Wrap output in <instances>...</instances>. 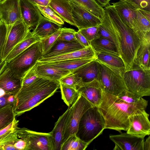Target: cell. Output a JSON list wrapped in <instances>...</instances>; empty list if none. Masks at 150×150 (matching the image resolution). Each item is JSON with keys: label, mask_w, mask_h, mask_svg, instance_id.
Returning a JSON list of instances; mask_svg holds the SVG:
<instances>
[{"label": "cell", "mask_w": 150, "mask_h": 150, "mask_svg": "<svg viewBox=\"0 0 150 150\" xmlns=\"http://www.w3.org/2000/svg\"><path fill=\"white\" fill-rule=\"evenodd\" d=\"M148 101L143 98L135 104L128 103L119 97L103 91L102 101L98 107L105 122V129L120 132L127 131L129 126V117L145 110Z\"/></svg>", "instance_id": "obj_1"}, {"label": "cell", "mask_w": 150, "mask_h": 150, "mask_svg": "<svg viewBox=\"0 0 150 150\" xmlns=\"http://www.w3.org/2000/svg\"><path fill=\"white\" fill-rule=\"evenodd\" d=\"M104 9L110 19L115 45L127 71L134 64L140 45L139 38L134 30L122 21L112 5L109 4Z\"/></svg>", "instance_id": "obj_2"}, {"label": "cell", "mask_w": 150, "mask_h": 150, "mask_svg": "<svg viewBox=\"0 0 150 150\" xmlns=\"http://www.w3.org/2000/svg\"><path fill=\"white\" fill-rule=\"evenodd\" d=\"M59 88V81L40 77L30 84L22 87L15 96L13 109L15 115L20 116L38 106Z\"/></svg>", "instance_id": "obj_3"}, {"label": "cell", "mask_w": 150, "mask_h": 150, "mask_svg": "<svg viewBox=\"0 0 150 150\" xmlns=\"http://www.w3.org/2000/svg\"><path fill=\"white\" fill-rule=\"evenodd\" d=\"M105 129V120L98 107L93 106L82 115L79 123L76 135L89 145L101 135Z\"/></svg>", "instance_id": "obj_4"}, {"label": "cell", "mask_w": 150, "mask_h": 150, "mask_svg": "<svg viewBox=\"0 0 150 150\" xmlns=\"http://www.w3.org/2000/svg\"><path fill=\"white\" fill-rule=\"evenodd\" d=\"M43 55L40 40L7 63L6 67L10 69L16 77L22 79L26 73Z\"/></svg>", "instance_id": "obj_5"}, {"label": "cell", "mask_w": 150, "mask_h": 150, "mask_svg": "<svg viewBox=\"0 0 150 150\" xmlns=\"http://www.w3.org/2000/svg\"><path fill=\"white\" fill-rule=\"evenodd\" d=\"M127 90L143 97L150 95V69H144L134 64L122 76Z\"/></svg>", "instance_id": "obj_6"}, {"label": "cell", "mask_w": 150, "mask_h": 150, "mask_svg": "<svg viewBox=\"0 0 150 150\" xmlns=\"http://www.w3.org/2000/svg\"><path fill=\"white\" fill-rule=\"evenodd\" d=\"M15 132L18 138L27 143V150H52L51 135L50 132L43 133L17 127Z\"/></svg>", "instance_id": "obj_7"}, {"label": "cell", "mask_w": 150, "mask_h": 150, "mask_svg": "<svg viewBox=\"0 0 150 150\" xmlns=\"http://www.w3.org/2000/svg\"><path fill=\"white\" fill-rule=\"evenodd\" d=\"M93 106L81 95L79 98L71 107L65 125L62 144L70 136L76 134L82 115L88 109Z\"/></svg>", "instance_id": "obj_8"}, {"label": "cell", "mask_w": 150, "mask_h": 150, "mask_svg": "<svg viewBox=\"0 0 150 150\" xmlns=\"http://www.w3.org/2000/svg\"><path fill=\"white\" fill-rule=\"evenodd\" d=\"M99 64L98 80L103 91L117 96L123 91L127 90L121 76L103 64L99 63Z\"/></svg>", "instance_id": "obj_9"}, {"label": "cell", "mask_w": 150, "mask_h": 150, "mask_svg": "<svg viewBox=\"0 0 150 150\" xmlns=\"http://www.w3.org/2000/svg\"><path fill=\"white\" fill-rule=\"evenodd\" d=\"M8 31L4 49L2 61H4L13 49L26 37L31 29L29 28L22 19L12 25L8 26Z\"/></svg>", "instance_id": "obj_10"}, {"label": "cell", "mask_w": 150, "mask_h": 150, "mask_svg": "<svg viewBox=\"0 0 150 150\" xmlns=\"http://www.w3.org/2000/svg\"><path fill=\"white\" fill-rule=\"evenodd\" d=\"M72 8L73 20L79 30L98 25L102 22L99 18L81 6L74 0H69Z\"/></svg>", "instance_id": "obj_11"}, {"label": "cell", "mask_w": 150, "mask_h": 150, "mask_svg": "<svg viewBox=\"0 0 150 150\" xmlns=\"http://www.w3.org/2000/svg\"><path fill=\"white\" fill-rule=\"evenodd\" d=\"M149 114L145 110L134 113L129 117V126L127 133L144 138L150 134Z\"/></svg>", "instance_id": "obj_12"}, {"label": "cell", "mask_w": 150, "mask_h": 150, "mask_svg": "<svg viewBox=\"0 0 150 150\" xmlns=\"http://www.w3.org/2000/svg\"><path fill=\"white\" fill-rule=\"evenodd\" d=\"M109 138L115 144L114 150H143L144 138L137 137L127 132L110 135Z\"/></svg>", "instance_id": "obj_13"}, {"label": "cell", "mask_w": 150, "mask_h": 150, "mask_svg": "<svg viewBox=\"0 0 150 150\" xmlns=\"http://www.w3.org/2000/svg\"><path fill=\"white\" fill-rule=\"evenodd\" d=\"M0 19L7 26L21 19L20 0H2L0 1Z\"/></svg>", "instance_id": "obj_14"}, {"label": "cell", "mask_w": 150, "mask_h": 150, "mask_svg": "<svg viewBox=\"0 0 150 150\" xmlns=\"http://www.w3.org/2000/svg\"><path fill=\"white\" fill-rule=\"evenodd\" d=\"M111 4L122 21L136 32L138 9L127 0Z\"/></svg>", "instance_id": "obj_15"}, {"label": "cell", "mask_w": 150, "mask_h": 150, "mask_svg": "<svg viewBox=\"0 0 150 150\" xmlns=\"http://www.w3.org/2000/svg\"><path fill=\"white\" fill-rule=\"evenodd\" d=\"M139 36L140 45L134 63L145 70L150 69V31L136 32Z\"/></svg>", "instance_id": "obj_16"}, {"label": "cell", "mask_w": 150, "mask_h": 150, "mask_svg": "<svg viewBox=\"0 0 150 150\" xmlns=\"http://www.w3.org/2000/svg\"><path fill=\"white\" fill-rule=\"evenodd\" d=\"M96 53L95 60L122 77L125 71L124 62L119 54L110 52Z\"/></svg>", "instance_id": "obj_17"}, {"label": "cell", "mask_w": 150, "mask_h": 150, "mask_svg": "<svg viewBox=\"0 0 150 150\" xmlns=\"http://www.w3.org/2000/svg\"><path fill=\"white\" fill-rule=\"evenodd\" d=\"M77 90L93 106L98 107L102 101L103 90L97 80L83 84Z\"/></svg>", "instance_id": "obj_18"}, {"label": "cell", "mask_w": 150, "mask_h": 150, "mask_svg": "<svg viewBox=\"0 0 150 150\" xmlns=\"http://www.w3.org/2000/svg\"><path fill=\"white\" fill-rule=\"evenodd\" d=\"M22 19L27 26L35 28L43 16L37 6L28 0H20Z\"/></svg>", "instance_id": "obj_19"}, {"label": "cell", "mask_w": 150, "mask_h": 150, "mask_svg": "<svg viewBox=\"0 0 150 150\" xmlns=\"http://www.w3.org/2000/svg\"><path fill=\"white\" fill-rule=\"evenodd\" d=\"M22 86V79L16 77L9 69L5 68L0 74V89L5 94L16 95Z\"/></svg>", "instance_id": "obj_20"}, {"label": "cell", "mask_w": 150, "mask_h": 150, "mask_svg": "<svg viewBox=\"0 0 150 150\" xmlns=\"http://www.w3.org/2000/svg\"><path fill=\"white\" fill-rule=\"evenodd\" d=\"M96 59V53L91 46L65 54L47 58H41L37 62H52L77 59Z\"/></svg>", "instance_id": "obj_21"}, {"label": "cell", "mask_w": 150, "mask_h": 150, "mask_svg": "<svg viewBox=\"0 0 150 150\" xmlns=\"http://www.w3.org/2000/svg\"><path fill=\"white\" fill-rule=\"evenodd\" d=\"M85 47L77 41L68 42L57 40L51 48L42 58L57 56Z\"/></svg>", "instance_id": "obj_22"}, {"label": "cell", "mask_w": 150, "mask_h": 150, "mask_svg": "<svg viewBox=\"0 0 150 150\" xmlns=\"http://www.w3.org/2000/svg\"><path fill=\"white\" fill-rule=\"evenodd\" d=\"M99 64L93 60L77 68L72 73L76 74L81 79L83 84L98 79Z\"/></svg>", "instance_id": "obj_23"}, {"label": "cell", "mask_w": 150, "mask_h": 150, "mask_svg": "<svg viewBox=\"0 0 150 150\" xmlns=\"http://www.w3.org/2000/svg\"><path fill=\"white\" fill-rule=\"evenodd\" d=\"M71 107H68L66 111L59 117L55 123L52 130L50 132L51 135L52 150H61L65 125Z\"/></svg>", "instance_id": "obj_24"}, {"label": "cell", "mask_w": 150, "mask_h": 150, "mask_svg": "<svg viewBox=\"0 0 150 150\" xmlns=\"http://www.w3.org/2000/svg\"><path fill=\"white\" fill-rule=\"evenodd\" d=\"M48 6L64 21L76 27L72 15V8L69 0H50Z\"/></svg>", "instance_id": "obj_25"}, {"label": "cell", "mask_w": 150, "mask_h": 150, "mask_svg": "<svg viewBox=\"0 0 150 150\" xmlns=\"http://www.w3.org/2000/svg\"><path fill=\"white\" fill-rule=\"evenodd\" d=\"M36 70L38 77L58 81L71 73L70 71L55 68L45 63L38 62L37 63Z\"/></svg>", "instance_id": "obj_26"}, {"label": "cell", "mask_w": 150, "mask_h": 150, "mask_svg": "<svg viewBox=\"0 0 150 150\" xmlns=\"http://www.w3.org/2000/svg\"><path fill=\"white\" fill-rule=\"evenodd\" d=\"M62 26L50 21L43 16L32 32L34 35L41 40L54 34Z\"/></svg>", "instance_id": "obj_27"}, {"label": "cell", "mask_w": 150, "mask_h": 150, "mask_svg": "<svg viewBox=\"0 0 150 150\" xmlns=\"http://www.w3.org/2000/svg\"><path fill=\"white\" fill-rule=\"evenodd\" d=\"M40 40L38 37L34 35L30 30L25 38L13 49L4 61L8 62L32 45Z\"/></svg>", "instance_id": "obj_28"}, {"label": "cell", "mask_w": 150, "mask_h": 150, "mask_svg": "<svg viewBox=\"0 0 150 150\" xmlns=\"http://www.w3.org/2000/svg\"><path fill=\"white\" fill-rule=\"evenodd\" d=\"M93 60L94 59H82L56 62H41L45 63L55 68L70 71L72 73L77 68Z\"/></svg>", "instance_id": "obj_29"}, {"label": "cell", "mask_w": 150, "mask_h": 150, "mask_svg": "<svg viewBox=\"0 0 150 150\" xmlns=\"http://www.w3.org/2000/svg\"><path fill=\"white\" fill-rule=\"evenodd\" d=\"M90 46L95 52H107L118 54L115 45L105 38L99 37L90 42Z\"/></svg>", "instance_id": "obj_30"}, {"label": "cell", "mask_w": 150, "mask_h": 150, "mask_svg": "<svg viewBox=\"0 0 150 150\" xmlns=\"http://www.w3.org/2000/svg\"><path fill=\"white\" fill-rule=\"evenodd\" d=\"M62 98L68 107H71L81 96L78 90L60 83Z\"/></svg>", "instance_id": "obj_31"}, {"label": "cell", "mask_w": 150, "mask_h": 150, "mask_svg": "<svg viewBox=\"0 0 150 150\" xmlns=\"http://www.w3.org/2000/svg\"><path fill=\"white\" fill-rule=\"evenodd\" d=\"M88 145L74 134L70 136L62 144L61 150H84Z\"/></svg>", "instance_id": "obj_32"}, {"label": "cell", "mask_w": 150, "mask_h": 150, "mask_svg": "<svg viewBox=\"0 0 150 150\" xmlns=\"http://www.w3.org/2000/svg\"><path fill=\"white\" fill-rule=\"evenodd\" d=\"M74 0L85 9L101 19L105 14L104 8L100 6L95 0Z\"/></svg>", "instance_id": "obj_33"}, {"label": "cell", "mask_w": 150, "mask_h": 150, "mask_svg": "<svg viewBox=\"0 0 150 150\" xmlns=\"http://www.w3.org/2000/svg\"><path fill=\"white\" fill-rule=\"evenodd\" d=\"M16 117L12 104L0 108V130L9 125L13 121Z\"/></svg>", "instance_id": "obj_34"}, {"label": "cell", "mask_w": 150, "mask_h": 150, "mask_svg": "<svg viewBox=\"0 0 150 150\" xmlns=\"http://www.w3.org/2000/svg\"><path fill=\"white\" fill-rule=\"evenodd\" d=\"M42 16L45 18L61 26L64 21L48 5L42 6L37 5Z\"/></svg>", "instance_id": "obj_35"}, {"label": "cell", "mask_w": 150, "mask_h": 150, "mask_svg": "<svg viewBox=\"0 0 150 150\" xmlns=\"http://www.w3.org/2000/svg\"><path fill=\"white\" fill-rule=\"evenodd\" d=\"M19 139L14 130L0 141V150H16L14 144Z\"/></svg>", "instance_id": "obj_36"}, {"label": "cell", "mask_w": 150, "mask_h": 150, "mask_svg": "<svg viewBox=\"0 0 150 150\" xmlns=\"http://www.w3.org/2000/svg\"><path fill=\"white\" fill-rule=\"evenodd\" d=\"M59 81L60 83L77 90L82 84L81 79L72 73L63 77Z\"/></svg>", "instance_id": "obj_37"}, {"label": "cell", "mask_w": 150, "mask_h": 150, "mask_svg": "<svg viewBox=\"0 0 150 150\" xmlns=\"http://www.w3.org/2000/svg\"><path fill=\"white\" fill-rule=\"evenodd\" d=\"M61 28L51 35L40 40L42 45L43 55L51 48L61 33Z\"/></svg>", "instance_id": "obj_38"}, {"label": "cell", "mask_w": 150, "mask_h": 150, "mask_svg": "<svg viewBox=\"0 0 150 150\" xmlns=\"http://www.w3.org/2000/svg\"><path fill=\"white\" fill-rule=\"evenodd\" d=\"M9 27L0 19V63L2 61V56L8 31Z\"/></svg>", "instance_id": "obj_39"}, {"label": "cell", "mask_w": 150, "mask_h": 150, "mask_svg": "<svg viewBox=\"0 0 150 150\" xmlns=\"http://www.w3.org/2000/svg\"><path fill=\"white\" fill-rule=\"evenodd\" d=\"M150 21L146 18L138 10L136 19V29L138 31H150Z\"/></svg>", "instance_id": "obj_40"}, {"label": "cell", "mask_w": 150, "mask_h": 150, "mask_svg": "<svg viewBox=\"0 0 150 150\" xmlns=\"http://www.w3.org/2000/svg\"><path fill=\"white\" fill-rule=\"evenodd\" d=\"M36 67L37 63L26 73L22 79V87L30 84L39 77L37 74Z\"/></svg>", "instance_id": "obj_41"}, {"label": "cell", "mask_w": 150, "mask_h": 150, "mask_svg": "<svg viewBox=\"0 0 150 150\" xmlns=\"http://www.w3.org/2000/svg\"><path fill=\"white\" fill-rule=\"evenodd\" d=\"M61 33L57 40L68 42L76 41L75 30L66 27L61 28Z\"/></svg>", "instance_id": "obj_42"}, {"label": "cell", "mask_w": 150, "mask_h": 150, "mask_svg": "<svg viewBox=\"0 0 150 150\" xmlns=\"http://www.w3.org/2000/svg\"><path fill=\"white\" fill-rule=\"evenodd\" d=\"M124 101L130 104H135L140 101L143 98L134 94L127 90L123 91L117 96Z\"/></svg>", "instance_id": "obj_43"}, {"label": "cell", "mask_w": 150, "mask_h": 150, "mask_svg": "<svg viewBox=\"0 0 150 150\" xmlns=\"http://www.w3.org/2000/svg\"><path fill=\"white\" fill-rule=\"evenodd\" d=\"M90 42L92 40L99 37V25L79 30Z\"/></svg>", "instance_id": "obj_44"}, {"label": "cell", "mask_w": 150, "mask_h": 150, "mask_svg": "<svg viewBox=\"0 0 150 150\" xmlns=\"http://www.w3.org/2000/svg\"><path fill=\"white\" fill-rule=\"evenodd\" d=\"M19 121L16 118L13 121L5 128L0 130V141L11 132L14 131L18 126Z\"/></svg>", "instance_id": "obj_45"}, {"label": "cell", "mask_w": 150, "mask_h": 150, "mask_svg": "<svg viewBox=\"0 0 150 150\" xmlns=\"http://www.w3.org/2000/svg\"><path fill=\"white\" fill-rule=\"evenodd\" d=\"M137 9L144 10L150 11V4L145 0H126Z\"/></svg>", "instance_id": "obj_46"}, {"label": "cell", "mask_w": 150, "mask_h": 150, "mask_svg": "<svg viewBox=\"0 0 150 150\" xmlns=\"http://www.w3.org/2000/svg\"><path fill=\"white\" fill-rule=\"evenodd\" d=\"M14 99L15 95L5 94L0 97V108L9 104L13 105Z\"/></svg>", "instance_id": "obj_47"}, {"label": "cell", "mask_w": 150, "mask_h": 150, "mask_svg": "<svg viewBox=\"0 0 150 150\" xmlns=\"http://www.w3.org/2000/svg\"><path fill=\"white\" fill-rule=\"evenodd\" d=\"M75 37L77 41L85 47H88L90 46L89 42L79 30L76 32Z\"/></svg>", "instance_id": "obj_48"}, {"label": "cell", "mask_w": 150, "mask_h": 150, "mask_svg": "<svg viewBox=\"0 0 150 150\" xmlns=\"http://www.w3.org/2000/svg\"><path fill=\"white\" fill-rule=\"evenodd\" d=\"M37 6H47L49 4L50 0H28Z\"/></svg>", "instance_id": "obj_49"}, {"label": "cell", "mask_w": 150, "mask_h": 150, "mask_svg": "<svg viewBox=\"0 0 150 150\" xmlns=\"http://www.w3.org/2000/svg\"><path fill=\"white\" fill-rule=\"evenodd\" d=\"M101 7H105L109 4V2L111 0H95Z\"/></svg>", "instance_id": "obj_50"}, {"label": "cell", "mask_w": 150, "mask_h": 150, "mask_svg": "<svg viewBox=\"0 0 150 150\" xmlns=\"http://www.w3.org/2000/svg\"><path fill=\"white\" fill-rule=\"evenodd\" d=\"M150 150V136L146 138L145 141H144L143 144V150Z\"/></svg>", "instance_id": "obj_51"}, {"label": "cell", "mask_w": 150, "mask_h": 150, "mask_svg": "<svg viewBox=\"0 0 150 150\" xmlns=\"http://www.w3.org/2000/svg\"><path fill=\"white\" fill-rule=\"evenodd\" d=\"M140 13L149 21H150V11L138 9Z\"/></svg>", "instance_id": "obj_52"}, {"label": "cell", "mask_w": 150, "mask_h": 150, "mask_svg": "<svg viewBox=\"0 0 150 150\" xmlns=\"http://www.w3.org/2000/svg\"><path fill=\"white\" fill-rule=\"evenodd\" d=\"M7 62L4 60L3 61L0 63V74L4 71L5 69Z\"/></svg>", "instance_id": "obj_53"}, {"label": "cell", "mask_w": 150, "mask_h": 150, "mask_svg": "<svg viewBox=\"0 0 150 150\" xmlns=\"http://www.w3.org/2000/svg\"><path fill=\"white\" fill-rule=\"evenodd\" d=\"M119 1H124V0H119Z\"/></svg>", "instance_id": "obj_54"}, {"label": "cell", "mask_w": 150, "mask_h": 150, "mask_svg": "<svg viewBox=\"0 0 150 150\" xmlns=\"http://www.w3.org/2000/svg\"><path fill=\"white\" fill-rule=\"evenodd\" d=\"M1 19V16H0V19Z\"/></svg>", "instance_id": "obj_55"}, {"label": "cell", "mask_w": 150, "mask_h": 150, "mask_svg": "<svg viewBox=\"0 0 150 150\" xmlns=\"http://www.w3.org/2000/svg\"><path fill=\"white\" fill-rule=\"evenodd\" d=\"M2 0H0V1H1Z\"/></svg>", "instance_id": "obj_56"}, {"label": "cell", "mask_w": 150, "mask_h": 150, "mask_svg": "<svg viewBox=\"0 0 150 150\" xmlns=\"http://www.w3.org/2000/svg\"></svg>", "instance_id": "obj_57"}]
</instances>
